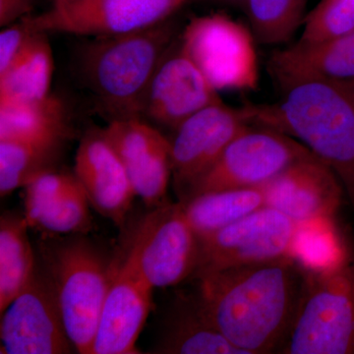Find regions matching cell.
<instances>
[{"label":"cell","mask_w":354,"mask_h":354,"mask_svg":"<svg viewBox=\"0 0 354 354\" xmlns=\"http://www.w3.org/2000/svg\"><path fill=\"white\" fill-rule=\"evenodd\" d=\"M308 261L299 253L195 279L203 313L243 354L279 353L297 316Z\"/></svg>","instance_id":"obj_1"},{"label":"cell","mask_w":354,"mask_h":354,"mask_svg":"<svg viewBox=\"0 0 354 354\" xmlns=\"http://www.w3.org/2000/svg\"><path fill=\"white\" fill-rule=\"evenodd\" d=\"M274 104H246L249 122L285 133L335 171L354 209V79H313Z\"/></svg>","instance_id":"obj_2"},{"label":"cell","mask_w":354,"mask_h":354,"mask_svg":"<svg viewBox=\"0 0 354 354\" xmlns=\"http://www.w3.org/2000/svg\"><path fill=\"white\" fill-rule=\"evenodd\" d=\"M176 37L169 19L141 31L100 37L88 44L84 76L113 120L142 118L153 75Z\"/></svg>","instance_id":"obj_3"},{"label":"cell","mask_w":354,"mask_h":354,"mask_svg":"<svg viewBox=\"0 0 354 354\" xmlns=\"http://www.w3.org/2000/svg\"><path fill=\"white\" fill-rule=\"evenodd\" d=\"M281 354H354V263L344 251L309 262L297 316Z\"/></svg>","instance_id":"obj_4"},{"label":"cell","mask_w":354,"mask_h":354,"mask_svg":"<svg viewBox=\"0 0 354 354\" xmlns=\"http://www.w3.org/2000/svg\"><path fill=\"white\" fill-rule=\"evenodd\" d=\"M46 263L72 344L77 353L92 354L115 266L82 239L50 247Z\"/></svg>","instance_id":"obj_5"},{"label":"cell","mask_w":354,"mask_h":354,"mask_svg":"<svg viewBox=\"0 0 354 354\" xmlns=\"http://www.w3.org/2000/svg\"><path fill=\"white\" fill-rule=\"evenodd\" d=\"M184 53L216 91H256L259 58L250 28L225 14L189 21L180 37Z\"/></svg>","instance_id":"obj_6"},{"label":"cell","mask_w":354,"mask_h":354,"mask_svg":"<svg viewBox=\"0 0 354 354\" xmlns=\"http://www.w3.org/2000/svg\"><path fill=\"white\" fill-rule=\"evenodd\" d=\"M312 156L304 144L285 133L250 125L197 179L183 201L212 191L262 187L291 165Z\"/></svg>","instance_id":"obj_7"},{"label":"cell","mask_w":354,"mask_h":354,"mask_svg":"<svg viewBox=\"0 0 354 354\" xmlns=\"http://www.w3.org/2000/svg\"><path fill=\"white\" fill-rule=\"evenodd\" d=\"M302 228L265 206L232 225L199 236V258L191 279L298 252Z\"/></svg>","instance_id":"obj_8"},{"label":"cell","mask_w":354,"mask_h":354,"mask_svg":"<svg viewBox=\"0 0 354 354\" xmlns=\"http://www.w3.org/2000/svg\"><path fill=\"white\" fill-rule=\"evenodd\" d=\"M192 0H64L48 12L22 19L36 32L118 36L148 29Z\"/></svg>","instance_id":"obj_9"},{"label":"cell","mask_w":354,"mask_h":354,"mask_svg":"<svg viewBox=\"0 0 354 354\" xmlns=\"http://www.w3.org/2000/svg\"><path fill=\"white\" fill-rule=\"evenodd\" d=\"M140 269L153 288L191 279L199 258V236L183 202L158 207L142 223L132 243Z\"/></svg>","instance_id":"obj_10"},{"label":"cell","mask_w":354,"mask_h":354,"mask_svg":"<svg viewBox=\"0 0 354 354\" xmlns=\"http://www.w3.org/2000/svg\"><path fill=\"white\" fill-rule=\"evenodd\" d=\"M0 339L1 353H77L48 272L37 270L29 285L1 314Z\"/></svg>","instance_id":"obj_11"},{"label":"cell","mask_w":354,"mask_h":354,"mask_svg":"<svg viewBox=\"0 0 354 354\" xmlns=\"http://www.w3.org/2000/svg\"><path fill=\"white\" fill-rule=\"evenodd\" d=\"M266 206L302 230H330L344 189L335 171L316 156L291 165L262 186Z\"/></svg>","instance_id":"obj_12"},{"label":"cell","mask_w":354,"mask_h":354,"mask_svg":"<svg viewBox=\"0 0 354 354\" xmlns=\"http://www.w3.org/2000/svg\"><path fill=\"white\" fill-rule=\"evenodd\" d=\"M245 109L223 101L207 106L184 121L171 143L172 179L179 201L215 164L228 144L250 127Z\"/></svg>","instance_id":"obj_13"},{"label":"cell","mask_w":354,"mask_h":354,"mask_svg":"<svg viewBox=\"0 0 354 354\" xmlns=\"http://www.w3.org/2000/svg\"><path fill=\"white\" fill-rule=\"evenodd\" d=\"M153 290L131 245L123 262L115 266L92 354L140 353L136 344L150 313Z\"/></svg>","instance_id":"obj_14"},{"label":"cell","mask_w":354,"mask_h":354,"mask_svg":"<svg viewBox=\"0 0 354 354\" xmlns=\"http://www.w3.org/2000/svg\"><path fill=\"white\" fill-rule=\"evenodd\" d=\"M102 130L122 160L136 196L148 206L167 204L172 177L171 142L139 118L111 120Z\"/></svg>","instance_id":"obj_15"},{"label":"cell","mask_w":354,"mask_h":354,"mask_svg":"<svg viewBox=\"0 0 354 354\" xmlns=\"http://www.w3.org/2000/svg\"><path fill=\"white\" fill-rule=\"evenodd\" d=\"M220 102L218 91L180 44L178 48L174 44L153 75L142 116L176 130L198 111Z\"/></svg>","instance_id":"obj_16"},{"label":"cell","mask_w":354,"mask_h":354,"mask_svg":"<svg viewBox=\"0 0 354 354\" xmlns=\"http://www.w3.org/2000/svg\"><path fill=\"white\" fill-rule=\"evenodd\" d=\"M74 176L91 206L116 227H123L136 193L122 160L104 130H91L81 140Z\"/></svg>","instance_id":"obj_17"},{"label":"cell","mask_w":354,"mask_h":354,"mask_svg":"<svg viewBox=\"0 0 354 354\" xmlns=\"http://www.w3.org/2000/svg\"><path fill=\"white\" fill-rule=\"evenodd\" d=\"M268 70L281 91L313 79H354V30L323 41L299 39L274 51Z\"/></svg>","instance_id":"obj_18"},{"label":"cell","mask_w":354,"mask_h":354,"mask_svg":"<svg viewBox=\"0 0 354 354\" xmlns=\"http://www.w3.org/2000/svg\"><path fill=\"white\" fill-rule=\"evenodd\" d=\"M53 51L46 32H36L6 72L0 74V104L50 95Z\"/></svg>","instance_id":"obj_19"},{"label":"cell","mask_w":354,"mask_h":354,"mask_svg":"<svg viewBox=\"0 0 354 354\" xmlns=\"http://www.w3.org/2000/svg\"><path fill=\"white\" fill-rule=\"evenodd\" d=\"M67 135L64 104L53 95L0 104V140L64 143Z\"/></svg>","instance_id":"obj_20"},{"label":"cell","mask_w":354,"mask_h":354,"mask_svg":"<svg viewBox=\"0 0 354 354\" xmlns=\"http://www.w3.org/2000/svg\"><path fill=\"white\" fill-rule=\"evenodd\" d=\"M158 353L243 354L221 334L203 313L194 295L176 307Z\"/></svg>","instance_id":"obj_21"},{"label":"cell","mask_w":354,"mask_h":354,"mask_svg":"<svg viewBox=\"0 0 354 354\" xmlns=\"http://www.w3.org/2000/svg\"><path fill=\"white\" fill-rule=\"evenodd\" d=\"M24 215L6 213L0 218V313L29 285L37 272Z\"/></svg>","instance_id":"obj_22"},{"label":"cell","mask_w":354,"mask_h":354,"mask_svg":"<svg viewBox=\"0 0 354 354\" xmlns=\"http://www.w3.org/2000/svg\"><path fill=\"white\" fill-rule=\"evenodd\" d=\"M181 202L198 236L232 225L266 206L262 187L212 191Z\"/></svg>","instance_id":"obj_23"},{"label":"cell","mask_w":354,"mask_h":354,"mask_svg":"<svg viewBox=\"0 0 354 354\" xmlns=\"http://www.w3.org/2000/svg\"><path fill=\"white\" fill-rule=\"evenodd\" d=\"M62 142L0 140V194L24 188L44 172L53 171Z\"/></svg>","instance_id":"obj_24"},{"label":"cell","mask_w":354,"mask_h":354,"mask_svg":"<svg viewBox=\"0 0 354 354\" xmlns=\"http://www.w3.org/2000/svg\"><path fill=\"white\" fill-rule=\"evenodd\" d=\"M250 29L269 46L288 44L306 18L307 0H245Z\"/></svg>","instance_id":"obj_25"},{"label":"cell","mask_w":354,"mask_h":354,"mask_svg":"<svg viewBox=\"0 0 354 354\" xmlns=\"http://www.w3.org/2000/svg\"><path fill=\"white\" fill-rule=\"evenodd\" d=\"M90 202L79 181L41 215L34 227L50 234H87L92 227Z\"/></svg>","instance_id":"obj_26"},{"label":"cell","mask_w":354,"mask_h":354,"mask_svg":"<svg viewBox=\"0 0 354 354\" xmlns=\"http://www.w3.org/2000/svg\"><path fill=\"white\" fill-rule=\"evenodd\" d=\"M354 30V0H320L305 18L300 39L323 41Z\"/></svg>","instance_id":"obj_27"},{"label":"cell","mask_w":354,"mask_h":354,"mask_svg":"<svg viewBox=\"0 0 354 354\" xmlns=\"http://www.w3.org/2000/svg\"><path fill=\"white\" fill-rule=\"evenodd\" d=\"M77 181L74 174L50 171L39 174L26 185L24 216L30 227H34L46 209L73 187Z\"/></svg>","instance_id":"obj_28"},{"label":"cell","mask_w":354,"mask_h":354,"mask_svg":"<svg viewBox=\"0 0 354 354\" xmlns=\"http://www.w3.org/2000/svg\"><path fill=\"white\" fill-rule=\"evenodd\" d=\"M34 32L23 20L19 24L7 26L0 32V74L12 64Z\"/></svg>","instance_id":"obj_29"},{"label":"cell","mask_w":354,"mask_h":354,"mask_svg":"<svg viewBox=\"0 0 354 354\" xmlns=\"http://www.w3.org/2000/svg\"><path fill=\"white\" fill-rule=\"evenodd\" d=\"M32 9V0H0V26L7 27L27 17Z\"/></svg>","instance_id":"obj_30"},{"label":"cell","mask_w":354,"mask_h":354,"mask_svg":"<svg viewBox=\"0 0 354 354\" xmlns=\"http://www.w3.org/2000/svg\"><path fill=\"white\" fill-rule=\"evenodd\" d=\"M57 1H64V0H55V2Z\"/></svg>","instance_id":"obj_31"}]
</instances>
